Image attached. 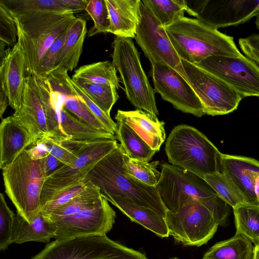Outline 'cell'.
I'll return each mask as SVG.
<instances>
[{
  "label": "cell",
  "instance_id": "6da1fadb",
  "mask_svg": "<svg viewBox=\"0 0 259 259\" xmlns=\"http://www.w3.org/2000/svg\"><path fill=\"white\" fill-rule=\"evenodd\" d=\"M123 149L120 144L98 162L84 180L97 187L101 195L126 198L134 204L152 209L162 217L167 210L156 187L148 186L127 174L123 166Z\"/></svg>",
  "mask_w": 259,
  "mask_h": 259
},
{
  "label": "cell",
  "instance_id": "7a4b0ae2",
  "mask_svg": "<svg viewBox=\"0 0 259 259\" xmlns=\"http://www.w3.org/2000/svg\"><path fill=\"white\" fill-rule=\"evenodd\" d=\"M156 188L167 211L176 212L192 200L198 201L214 215L219 226L229 224L230 206L202 177L179 167L163 163Z\"/></svg>",
  "mask_w": 259,
  "mask_h": 259
},
{
  "label": "cell",
  "instance_id": "3957f363",
  "mask_svg": "<svg viewBox=\"0 0 259 259\" xmlns=\"http://www.w3.org/2000/svg\"><path fill=\"white\" fill-rule=\"evenodd\" d=\"M164 28L181 60L195 64L212 56L242 55L233 37L196 18L184 17Z\"/></svg>",
  "mask_w": 259,
  "mask_h": 259
},
{
  "label": "cell",
  "instance_id": "277c9868",
  "mask_svg": "<svg viewBox=\"0 0 259 259\" xmlns=\"http://www.w3.org/2000/svg\"><path fill=\"white\" fill-rule=\"evenodd\" d=\"M13 15L17 25V42L22 48L26 62V75H35L50 47L77 17L71 13L51 12Z\"/></svg>",
  "mask_w": 259,
  "mask_h": 259
},
{
  "label": "cell",
  "instance_id": "5b68a950",
  "mask_svg": "<svg viewBox=\"0 0 259 259\" xmlns=\"http://www.w3.org/2000/svg\"><path fill=\"white\" fill-rule=\"evenodd\" d=\"M13 115L30 134L32 146L46 138L58 141L68 139L62 130L58 113L51 99L50 85L46 78L26 76L20 106Z\"/></svg>",
  "mask_w": 259,
  "mask_h": 259
},
{
  "label": "cell",
  "instance_id": "8992f818",
  "mask_svg": "<svg viewBox=\"0 0 259 259\" xmlns=\"http://www.w3.org/2000/svg\"><path fill=\"white\" fill-rule=\"evenodd\" d=\"M165 151L172 165L203 178L221 172V153L201 132L190 125L175 126L165 143Z\"/></svg>",
  "mask_w": 259,
  "mask_h": 259
},
{
  "label": "cell",
  "instance_id": "52a82bcc",
  "mask_svg": "<svg viewBox=\"0 0 259 259\" xmlns=\"http://www.w3.org/2000/svg\"><path fill=\"white\" fill-rule=\"evenodd\" d=\"M2 170L6 193L17 213L30 223L41 210V193L47 177L44 159L33 160L24 150Z\"/></svg>",
  "mask_w": 259,
  "mask_h": 259
},
{
  "label": "cell",
  "instance_id": "ba28073f",
  "mask_svg": "<svg viewBox=\"0 0 259 259\" xmlns=\"http://www.w3.org/2000/svg\"><path fill=\"white\" fill-rule=\"evenodd\" d=\"M113 48L112 63L119 73L128 101L138 109L158 115L155 93L142 68L132 39L115 36Z\"/></svg>",
  "mask_w": 259,
  "mask_h": 259
},
{
  "label": "cell",
  "instance_id": "9c48e42d",
  "mask_svg": "<svg viewBox=\"0 0 259 259\" xmlns=\"http://www.w3.org/2000/svg\"><path fill=\"white\" fill-rule=\"evenodd\" d=\"M30 259L148 258L143 253L113 241L106 235H95L55 240Z\"/></svg>",
  "mask_w": 259,
  "mask_h": 259
},
{
  "label": "cell",
  "instance_id": "30bf717a",
  "mask_svg": "<svg viewBox=\"0 0 259 259\" xmlns=\"http://www.w3.org/2000/svg\"><path fill=\"white\" fill-rule=\"evenodd\" d=\"M165 221L175 242L186 246L206 244L217 232L219 224L203 204L192 200L176 212L167 211Z\"/></svg>",
  "mask_w": 259,
  "mask_h": 259
},
{
  "label": "cell",
  "instance_id": "8fae6325",
  "mask_svg": "<svg viewBox=\"0 0 259 259\" xmlns=\"http://www.w3.org/2000/svg\"><path fill=\"white\" fill-rule=\"evenodd\" d=\"M116 139L97 141L88 146L71 163L63 164L46 178L42 189V207L63 190L83 181L101 159L118 145Z\"/></svg>",
  "mask_w": 259,
  "mask_h": 259
},
{
  "label": "cell",
  "instance_id": "7c38bea8",
  "mask_svg": "<svg viewBox=\"0 0 259 259\" xmlns=\"http://www.w3.org/2000/svg\"><path fill=\"white\" fill-rule=\"evenodd\" d=\"M195 65L227 84L242 99L259 97V66L246 56H212Z\"/></svg>",
  "mask_w": 259,
  "mask_h": 259
},
{
  "label": "cell",
  "instance_id": "4fadbf2b",
  "mask_svg": "<svg viewBox=\"0 0 259 259\" xmlns=\"http://www.w3.org/2000/svg\"><path fill=\"white\" fill-rule=\"evenodd\" d=\"M181 61L188 81L200 99L205 114L222 115L237 109L242 99L238 93L196 65Z\"/></svg>",
  "mask_w": 259,
  "mask_h": 259
},
{
  "label": "cell",
  "instance_id": "5bb4252c",
  "mask_svg": "<svg viewBox=\"0 0 259 259\" xmlns=\"http://www.w3.org/2000/svg\"><path fill=\"white\" fill-rule=\"evenodd\" d=\"M135 38L151 64H166L188 81L181 59L174 49L165 28L144 5L142 0Z\"/></svg>",
  "mask_w": 259,
  "mask_h": 259
},
{
  "label": "cell",
  "instance_id": "9a60e30c",
  "mask_svg": "<svg viewBox=\"0 0 259 259\" xmlns=\"http://www.w3.org/2000/svg\"><path fill=\"white\" fill-rule=\"evenodd\" d=\"M187 13L217 29L244 23L259 13V1H186Z\"/></svg>",
  "mask_w": 259,
  "mask_h": 259
},
{
  "label": "cell",
  "instance_id": "2e32d148",
  "mask_svg": "<svg viewBox=\"0 0 259 259\" xmlns=\"http://www.w3.org/2000/svg\"><path fill=\"white\" fill-rule=\"evenodd\" d=\"M116 213L102 196L95 205L73 214L52 221L57 225L55 239L81 236L106 235L115 223Z\"/></svg>",
  "mask_w": 259,
  "mask_h": 259
},
{
  "label": "cell",
  "instance_id": "e0dca14e",
  "mask_svg": "<svg viewBox=\"0 0 259 259\" xmlns=\"http://www.w3.org/2000/svg\"><path fill=\"white\" fill-rule=\"evenodd\" d=\"M151 75L155 93L183 112L200 117L205 114L195 91L180 74L164 64H152Z\"/></svg>",
  "mask_w": 259,
  "mask_h": 259
},
{
  "label": "cell",
  "instance_id": "ac0fdd59",
  "mask_svg": "<svg viewBox=\"0 0 259 259\" xmlns=\"http://www.w3.org/2000/svg\"><path fill=\"white\" fill-rule=\"evenodd\" d=\"M221 172L232 182L246 203L259 204V161L222 154Z\"/></svg>",
  "mask_w": 259,
  "mask_h": 259
},
{
  "label": "cell",
  "instance_id": "d6986e66",
  "mask_svg": "<svg viewBox=\"0 0 259 259\" xmlns=\"http://www.w3.org/2000/svg\"><path fill=\"white\" fill-rule=\"evenodd\" d=\"M0 57V90L7 97L9 106L16 111L22 102L27 76L25 58L18 42Z\"/></svg>",
  "mask_w": 259,
  "mask_h": 259
},
{
  "label": "cell",
  "instance_id": "ffe728a7",
  "mask_svg": "<svg viewBox=\"0 0 259 259\" xmlns=\"http://www.w3.org/2000/svg\"><path fill=\"white\" fill-rule=\"evenodd\" d=\"M32 137L25 126L14 115L2 119L0 124V168L10 165L28 147Z\"/></svg>",
  "mask_w": 259,
  "mask_h": 259
},
{
  "label": "cell",
  "instance_id": "44dd1931",
  "mask_svg": "<svg viewBox=\"0 0 259 259\" xmlns=\"http://www.w3.org/2000/svg\"><path fill=\"white\" fill-rule=\"evenodd\" d=\"M116 121L131 127L153 150L158 152L165 140V123L157 116L140 109L132 111L118 110Z\"/></svg>",
  "mask_w": 259,
  "mask_h": 259
},
{
  "label": "cell",
  "instance_id": "7402d4cb",
  "mask_svg": "<svg viewBox=\"0 0 259 259\" xmlns=\"http://www.w3.org/2000/svg\"><path fill=\"white\" fill-rule=\"evenodd\" d=\"M110 21L109 33L116 36L135 38L140 17L141 0H105Z\"/></svg>",
  "mask_w": 259,
  "mask_h": 259
},
{
  "label": "cell",
  "instance_id": "603a6c76",
  "mask_svg": "<svg viewBox=\"0 0 259 259\" xmlns=\"http://www.w3.org/2000/svg\"><path fill=\"white\" fill-rule=\"evenodd\" d=\"M57 231L56 224L41 211L30 223L17 213L13 229V243L30 241L48 243L51 238H55Z\"/></svg>",
  "mask_w": 259,
  "mask_h": 259
},
{
  "label": "cell",
  "instance_id": "cb8c5ba5",
  "mask_svg": "<svg viewBox=\"0 0 259 259\" xmlns=\"http://www.w3.org/2000/svg\"><path fill=\"white\" fill-rule=\"evenodd\" d=\"M123 213L158 236L168 237L169 231L164 217L149 208L138 206L126 198L109 197L106 199Z\"/></svg>",
  "mask_w": 259,
  "mask_h": 259
},
{
  "label": "cell",
  "instance_id": "d4e9b609",
  "mask_svg": "<svg viewBox=\"0 0 259 259\" xmlns=\"http://www.w3.org/2000/svg\"><path fill=\"white\" fill-rule=\"evenodd\" d=\"M87 33L86 21L76 18L69 27L54 69L61 68L72 71L77 67Z\"/></svg>",
  "mask_w": 259,
  "mask_h": 259
},
{
  "label": "cell",
  "instance_id": "484cf974",
  "mask_svg": "<svg viewBox=\"0 0 259 259\" xmlns=\"http://www.w3.org/2000/svg\"><path fill=\"white\" fill-rule=\"evenodd\" d=\"M59 115L62 131L68 139L91 141L116 139L115 135L88 125L68 112L60 103H53Z\"/></svg>",
  "mask_w": 259,
  "mask_h": 259
},
{
  "label": "cell",
  "instance_id": "4316f807",
  "mask_svg": "<svg viewBox=\"0 0 259 259\" xmlns=\"http://www.w3.org/2000/svg\"><path fill=\"white\" fill-rule=\"evenodd\" d=\"M254 247L245 237L235 234L230 239L217 243L202 259H253Z\"/></svg>",
  "mask_w": 259,
  "mask_h": 259
},
{
  "label": "cell",
  "instance_id": "83f0119b",
  "mask_svg": "<svg viewBox=\"0 0 259 259\" xmlns=\"http://www.w3.org/2000/svg\"><path fill=\"white\" fill-rule=\"evenodd\" d=\"M116 138L125 154L132 158L149 162L155 155L153 150L131 127L117 121Z\"/></svg>",
  "mask_w": 259,
  "mask_h": 259
},
{
  "label": "cell",
  "instance_id": "f1b7e54d",
  "mask_svg": "<svg viewBox=\"0 0 259 259\" xmlns=\"http://www.w3.org/2000/svg\"><path fill=\"white\" fill-rule=\"evenodd\" d=\"M236 234L259 244V204L245 203L233 208Z\"/></svg>",
  "mask_w": 259,
  "mask_h": 259
},
{
  "label": "cell",
  "instance_id": "f546056e",
  "mask_svg": "<svg viewBox=\"0 0 259 259\" xmlns=\"http://www.w3.org/2000/svg\"><path fill=\"white\" fill-rule=\"evenodd\" d=\"M117 71L112 63L100 61L80 66L75 71L72 79L96 84H111L118 90L120 85Z\"/></svg>",
  "mask_w": 259,
  "mask_h": 259
},
{
  "label": "cell",
  "instance_id": "4dcf8cb0",
  "mask_svg": "<svg viewBox=\"0 0 259 259\" xmlns=\"http://www.w3.org/2000/svg\"><path fill=\"white\" fill-rule=\"evenodd\" d=\"M144 5L164 28L185 17V0H142Z\"/></svg>",
  "mask_w": 259,
  "mask_h": 259
},
{
  "label": "cell",
  "instance_id": "1f68e13d",
  "mask_svg": "<svg viewBox=\"0 0 259 259\" xmlns=\"http://www.w3.org/2000/svg\"><path fill=\"white\" fill-rule=\"evenodd\" d=\"M102 198L99 189L90 183L81 193L55 209L48 217L52 221L73 214L96 204Z\"/></svg>",
  "mask_w": 259,
  "mask_h": 259
},
{
  "label": "cell",
  "instance_id": "d6a6232c",
  "mask_svg": "<svg viewBox=\"0 0 259 259\" xmlns=\"http://www.w3.org/2000/svg\"><path fill=\"white\" fill-rule=\"evenodd\" d=\"M82 91L104 112L110 115L111 110L119 98L117 89L111 84H101L73 80Z\"/></svg>",
  "mask_w": 259,
  "mask_h": 259
},
{
  "label": "cell",
  "instance_id": "836d02e7",
  "mask_svg": "<svg viewBox=\"0 0 259 259\" xmlns=\"http://www.w3.org/2000/svg\"><path fill=\"white\" fill-rule=\"evenodd\" d=\"M123 162L125 172L141 182L153 187L159 182L161 175L157 169L159 161L149 162L132 158L123 152Z\"/></svg>",
  "mask_w": 259,
  "mask_h": 259
},
{
  "label": "cell",
  "instance_id": "e575fe53",
  "mask_svg": "<svg viewBox=\"0 0 259 259\" xmlns=\"http://www.w3.org/2000/svg\"><path fill=\"white\" fill-rule=\"evenodd\" d=\"M0 2L13 14L44 12L71 13L62 0H1Z\"/></svg>",
  "mask_w": 259,
  "mask_h": 259
},
{
  "label": "cell",
  "instance_id": "d590c367",
  "mask_svg": "<svg viewBox=\"0 0 259 259\" xmlns=\"http://www.w3.org/2000/svg\"><path fill=\"white\" fill-rule=\"evenodd\" d=\"M203 179L220 197L232 208L246 203L230 180L223 172L206 175Z\"/></svg>",
  "mask_w": 259,
  "mask_h": 259
},
{
  "label": "cell",
  "instance_id": "8d00e7d4",
  "mask_svg": "<svg viewBox=\"0 0 259 259\" xmlns=\"http://www.w3.org/2000/svg\"><path fill=\"white\" fill-rule=\"evenodd\" d=\"M62 106L72 115L93 127L109 132L78 96L74 94L65 95Z\"/></svg>",
  "mask_w": 259,
  "mask_h": 259
},
{
  "label": "cell",
  "instance_id": "74e56055",
  "mask_svg": "<svg viewBox=\"0 0 259 259\" xmlns=\"http://www.w3.org/2000/svg\"><path fill=\"white\" fill-rule=\"evenodd\" d=\"M18 42V29L14 16L0 2V55L6 47H13Z\"/></svg>",
  "mask_w": 259,
  "mask_h": 259
},
{
  "label": "cell",
  "instance_id": "f35d334b",
  "mask_svg": "<svg viewBox=\"0 0 259 259\" xmlns=\"http://www.w3.org/2000/svg\"><path fill=\"white\" fill-rule=\"evenodd\" d=\"M94 22L88 35L109 33L110 21L105 0H90L85 9Z\"/></svg>",
  "mask_w": 259,
  "mask_h": 259
},
{
  "label": "cell",
  "instance_id": "ab89813d",
  "mask_svg": "<svg viewBox=\"0 0 259 259\" xmlns=\"http://www.w3.org/2000/svg\"><path fill=\"white\" fill-rule=\"evenodd\" d=\"M16 214L8 206L4 195L0 194V250L13 243L12 234Z\"/></svg>",
  "mask_w": 259,
  "mask_h": 259
},
{
  "label": "cell",
  "instance_id": "60d3db41",
  "mask_svg": "<svg viewBox=\"0 0 259 259\" xmlns=\"http://www.w3.org/2000/svg\"><path fill=\"white\" fill-rule=\"evenodd\" d=\"M69 27L54 41L47 50L39 64L35 76L45 78L55 68L60 53L67 38Z\"/></svg>",
  "mask_w": 259,
  "mask_h": 259
},
{
  "label": "cell",
  "instance_id": "b9f144b4",
  "mask_svg": "<svg viewBox=\"0 0 259 259\" xmlns=\"http://www.w3.org/2000/svg\"><path fill=\"white\" fill-rule=\"evenodd\" d=\"M89 183V181L84 180L63 190L42 207L41 212L44 215L48 217L55 209L81 193L85 189Z\"/></svg>",
  "mask_w": 259,
  "mask_h": 259
},
{
  "label": "cell",
  "instance_id": "7bdbcfd3",
  "mask_svg": "<svg viewBox=\"0 0 259 259\" xmlns=\"http://www.w3.org/2000/svg\"><path fill=\"white\" fill-rule=\"evenodd\" d=\"M72 92L81 98L91 111L102 122L107 130L115 135L117 132V124L99 107H98L74 82L72 78L69 79Z\"/></svg>",
  "mask_w": 259,
  "mask_h": 259
},
{
  "label": "cell",
  "instance_id": "ee69618b",
  "mask_svg": "<svg viewBox=\"0 0 259 259\" xmlns=\"http://www.w3.org/2000/svg\"><path fill=\"white\" fill-rule=\"evenodd\" d=\"M39 143H44L46 145L49 153L57 158L63 165L71 163L81 153L77 154L70 151L61 145L59 141L51 138L44 139Z\"/></svg>",
  "mask_w": 259,
  "mask_h": 259
},
{
  "label": "cell",
  "instance_id": "f6af8a7d",
  "mask_svg": "<svg viewBox=\"0 0 259 259\" xmlns=\"http://www.w3.org/2000/svg\"><path fill=\"white\" fill-rule=\"evenodd\" d=\"M238 44L245 56L259 64V34L239 38Z\"/></svg>",
  "mask_w": 259,
  "mask_h": 259
},
{
  "label": "cell",
  "instance_id": "bcb514c9",
  "mask_svg": "<svg viewBox=\"0 0 259 259\" xmlns=\"http://www.w3.org/2000/svg\"><path fill=\"white\" fill-rule=\"evenodd\" d=\"M25 151L30 158L35 160L43 159L50 154L46 145L43 143L32 146Z\"/></svg>",
  "mask_w": 259,
  "mask_h": 259
},
{
  "label": "cell",
  "instance_id": "7dc6e473",
  "mask_svg": "<svg viewBox=\"0 0 259 259\" xmlns=\"http://www.w3.org/2000/svg\"><path fill=\"white\" fill-rule=\"evenodd\" d=\"M44 160L45 172L47 177L63 165L60 161L50 154Z\"/></svg>",
  "mask_w": 259,
  "mask_h": 259
},
{
  "label": "cell",
  "instance_id": "c3c4849f",
  "mask_svg": "<svg viewBox=\"0 0 259 259\" xmlns=\"http://www.w3.org/2000/svg\"><path fill=\"white\" fill-rule=\"evenodd\" d=\"M69 11L74 14L85 10L89 0H62Z\"/></svg>",
  "mask_w": 259,
  "mask_h": 259
},
{
  "label": "cell",
  "instance_id": "681fc988",
  "mask_svg": "<svg viewBox=\"0 0 259 259\" xmlns=\"http://www.w3.org/2000/svg\"><path fill=\"white\" fill-rule=\"evenodd\" d=\"M8 105L9 104L7 97L3 91L0 90V117L2 119L3 115Z\"/></svg>",
  "mask_w": 259,
  "mask_h": 259
},
{
  "label": "cell",
  "instance_id": "f907efd6",
  "mask_svg": "<svg viewBox=\"0 0 259 259\" xmlns=\"http://www.w3.org/2000/svg\"><path fill=\"white\" fill-rule=\"evenodd\" d=\"M253 259H259V244L254 246Z\"/></svg>",
  "mask_w": 259,
  "mask_h": 259
},
{
  "label": "cell",
  "instance_id": "816d5d0a",
  "mask_svg": "<svg viewBox=\"0 0 259 259\" xmlns=\"http://www.w3.org/2000/svg\"><path fill=\"white\" fill-rule=\"evenodd\" d=\"M255 17H256V19H255L256 27L259 30V13Z\"/></svg>",
  "mask_w": 259,
  "mask_h": 259
},
{
  "label": "cell",
  "instance_id": "f5cc1de1",
  "mask_svg": "<svg viewBox=\"0 0 259 259\" xmlns=\"http://www.w3.org/2000/svg\"><path fill=\"white\" fill-rule=\"evenodd\" d=\"M169 259H179V258H177V257H173V258H169Z\"/></svg>",
  "mask_w": 259,
  "mask_h": 259
}]
</instances>
